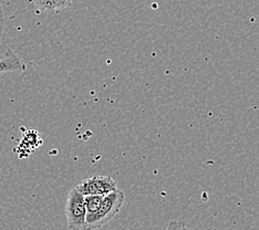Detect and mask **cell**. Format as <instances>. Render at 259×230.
<instances>
[{"mask_svg":"<svg viewBox=\"0 0 259 230\" xmlns=\"http://www.w3.org/2000/svg\"><path fill=\"white\" fill-rule=\"evenodd\" d=\"M125 200V195L122 191L116 190L104 195L99 208L92 215L85 217L87 229H99L117 215Z\"/></svg>","mask_w":259,"mask_h":230,"instance_id":"6da1fadb","label":"cell"},{"mask_svg":"<svg viewBox=\"0 0 259 230\" xmlns=\"http://www.w3.org/2000/svg\"><path fill=\"white\" fill-rule=\"evenodd\" d=\"M66 217L68 221V228L71 230L87 229L85 217L87 209L84 203V196L76 187L72 188L68 195L66 204Z\"/></svg>","mask_w":259,"mask_h":230,"instance_id":"7a4b0ae2","label":"cell"},{"mask_svg":"<svg viewBox=\"0 0 259 230\" xmlns=\"http://www.w3.org/2000/svg\"><path fill=\"white\" fill-rule=\"evenodd\" d=\"M75 187L83 196H87V195H101V196H104V195H108L109 193L115 191L117 185L116 181L110 176L94 175L80 182Z\"/></svg>","mask_w":259,"mask_h":230,"instance_id":"3957f363","label":"cell"},{"mask_svg":"<svg viewBox=\"0 0 259 230\" xmlns=\"http://www.w3.org/2000/svg\"><path fill=\"white\" fill-rule=\"evenodd\" d=\"M26 70V64L21 61V59L14 53L11 50H8L6 56L0 59V73L6 72H15V71H22Z\"/></svg>","mask_w":259,"mask_h":230,"instance_id":"277c9868","label":"cell"},{"mask_svg":"<svg viewBox=\"0 0 259 230\" xmlns=\"http://www.w3.org/2000/svg\"><path fill=\"white\" fill-rule=\"evenodd\" d=\"M73 0H34V5L41 11H59L71 6Z\"/></svg>","mask_w":259,"mask_h":230,"instance_id":"5b68a950","label":"cell"},{"mask_svg":"<svg viewBox=\"0 0 259 230\" xmlns=\"http://www.w3.org/2000/svg\"><path fill=\"white\" fill-rule=\"evenodd\" d=\"M102 198L103 196H101V195H87V196H84L87 216L92 215L93 212L97 211Z\"/></svg>","mask_w":259,"mask_h":230,"instance_id":"8992f818","label":"cell"},{"mask_svg":"<svg viewBox=\"0 0 259 230\" xmlns=\"http://www.w3.org/2000/svg\"><path fill=\"white\" fill-rule=\"evenodd\" d=\"M4 27H5V15L2 5H0V43H2L3 34H4Z\"/></svg>","mask_w":259,"mask_h":230,"instance_id":"52a82bcc","label":"cell"}]
</instances>
